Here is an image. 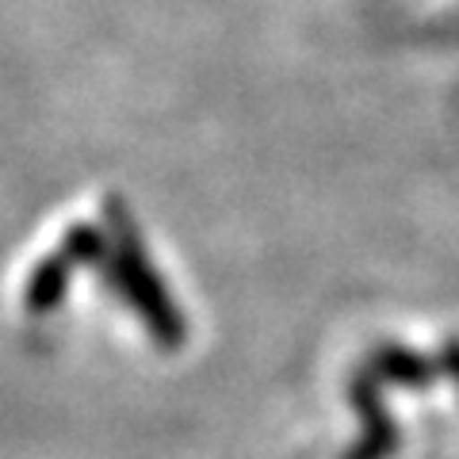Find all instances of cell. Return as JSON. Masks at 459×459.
Returning <instances> with one entry per match:
<instances>
[{"label": "cell", "instance_id": "cell-1", "mask_svg": "<svg viewBox=\"0 0 459 459\" xmlns=\"http://www.w3.org/2000/svg\"><path fill=\"white\" fill-rule=\"evenodd\" d=\"M115 272H119V287H126L134 310L146 318V325L157 333V341H161V344H180L184 325L177 318V310H172L169 295L161 291V283L153 280V272L146 268L142 253L134 249V241H123V246H119V268H115Z\"/></svg>", "mask_w": 459, "mask_h": 459}, {"label": "cell", "instance_id": "cell-2", "mask_svg": "<svg viewBox=\"0 0 459 459\" xmlns=\"http://www.w3.org/2000/svg\"><path fill=\"white\" fill-rule=\"evenodd\" d=\"M352 406L364 413V437L349 452V459H386V455H394L398 433H394V425H391V418H386V410H383L379 376H371L368 368L352 379Z\"/></svg>", "mask_w": 459, "mask_h": 459}, {"label": "cell", "instance_id": "cell-3", "mask_svg": "<svg viewBox=\"0 0 459 459\" xmlns=\"http://www.w3.org/2000/svg\"><path fill=\"white\" fill-rule=\"evenodd\" d=\"M371 376H379L386 383H402V386H429L440 376V364L425 360L421 352L413 349H402V344H379L371 352V364H368Z\"/></svg>", "mask_w": 459, "mask_h": 459}, {"label": "cell", "instance_id": "cell-4", "mask_svg": "<svg viewBox=\"0 0 459 459\" xmlns=\"http://www.w3.org/2000/svg\"><path fill=\"white\" fill-rule=\"evenodd\" d=\"M65 283H69V261L65 256H54V261L39 264V272L31 276V283H27V310L35 314H47L54 310V303L65 295Z\"/></svg>", "mask_w": 459, "mask_h": 459}, {"label": "cell", "instance_id": "cell-5", "mask_svg": "<svg viewBox=\"0 0 459 459\" xmlns=\"http://www.w3.org/2000/svg\"><path fill=\"white\" fill-rule=\"evenodd\" d=\"M440 368H444V371H448V376H455V379H459V341H448V344H444Z\"/></svg>", "mask_w": 459, "mask_h": 459}]
</instances>
